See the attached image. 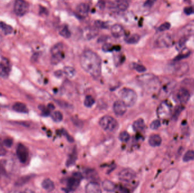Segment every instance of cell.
I'll return each instance as SVG.
<instances>
[{
    "label": "cell",
    "instance_id": "6da1fadb",
    "mask_svg": "<svg viewBox=\"0 0 194 193\" xmlns=\"http://www.w3.org/2000/svg\"><path fill=\"white\" fill-rule=\"evenodd\" d=\"M79 61L82 68L91 77L97 78L100 76L102 61L96 53L90 50H85L81 55Z\"/></svg>",
    "mask_w": 194,
    "mask_h": 193
},
{
    "label": "cell",
    "instance_id": "7a4b0ae2",
    "mask_svg": "<svg viewBox=\"0 0 194 193\" xmlns=\"http://www.w3.org/2000/svg\"><path fill=\"white\" fill-rule=\"evenodd\" d=\"M121 100L127 107H133L137 99V94L134 91L130 88H123L119 92Z\"/></svg>",
    "mask_w": 194,
    "mask_h": 193
},
{
    "label": "cell",
    "instance_id": "3957f363",
    "mask_svg": "<svg viewBox=\"0 0 194 193\" xmlns=\"http://www.w3.org/2000/svg\"><path fill=\"white\" fill-rule=\"evenodd\" d=\"M99 125L104 130L108 132L116 131L118 126V123L115 118L109 116H105L101 118Z\"/></svg>",
    "mask_w": 194,
    "mask_h": 193
},
{
    "label": "cell",
    "instance_id": "277c9868",
    "mask_svg": "<svg viewBox=\"0 0 194 193\" xmlns=\"http://www.w3.org/2000/svg\"><path fill=\"white\" fill-rule=\"evenodd\" d=\"M138 80L143 86L148 90H154L157 85L158 79L157 78L150 74H144L140 76Z\"/></svg>",
    "mask_w": 194,
    "mask_h": 193
},
{
    "label": "cell",
    "instance_id": "5b68a950",
    "mask_svg": "<svg viewBox=\"0 0 194 193\" xmlns=\"http://www.w3.org/2000/svg\"><path fill=\"white\" fill-rule=\"evenodd\" d=\"M174 42V39L173 36L170 34L165 33L158 37L156 40L154 45L156 48H162L170 47Z\"/></svg>",
    "mask_w": 194,
    "mask_h": 193
},
{
    "label": "cell",
    "instance_id": "8992f818",
    "mask_svg": "<svg viewBox=\"0 0 194 193\" xmlns=\"http://www.w3.org/2000/svg\"><path fill=\"white\" fill-rule=\"evenodd\" d=\"M30 5L26 0H15L14 5V12L19 17L24 15L28 12Z\"/></svg>",
    "mask_w": 194,
    "mask_h": 193
},
{
    "label": "cell",
    "instance_id": "52a82bcc",
    "mask_svg": "<svg viewBox=\"0 0 194 193\" xmlns=\"http://www.w3.org/2000/svg\"><path fill=\"white\" fill-rule=\"evenodd\" d=\"M190 96L191 92L184 87H182L176 91L175 96L176 101L182 104L187 103Z\"/></svg>",
    "mask_w": 194,
    "mask_h": 193
},
{
    "label": "cell",
    "instance_id": "ba28073f",
    "mask_svg": "<svg viewBox=\"0 0 194 193\" xmlns=\"http://www.w3.org/2000/svg\"><path fill=\"white\" fill-rule=\"evenodd\" d=\"M136 172L132 169L127 168L123 169L119 173V178L121 181L129 182L132 181L136 177Z\"/></svg>",
    "mask_w": 194,
    "mask_h": 193
},
{
    "label": "cell",
    "instance_id": "9c48e42d",
    "mask_svg": "<svg viewBox=\"0 0 194 193\" xmlns=\"http://www.w3.org/2000/svg\"><path fill=\"white\" fill-rule=\"evenodd\" d=\"M82 178V175L79 173H75L73 177H71L67 181V186L70 191L74 190L79 185V182Z\"/></svg>",
    "mask_w": 194,
    "mask_h": 193
},
{
    "label": "cell",
    "instance_id": "30bf717a",
    "mask_svg": "<svg viewBox=\"0 0 194 193\" xmlns=\"http://www.w3.org/2000/svg\"><path fill=\"white\" fill-rule=\"evenodd\" d=\"M194 35V20L189 22L183 27L178 32V36L181 37H190Z\"/></svg>",
    "mask_w": 194,
    "mask_h": 193
},
{
    "label": "cell",
    "instance_id": "8fae6325",
    "mask_svg": "<svg viewBox=\"0 0 194 193\" xmlns=\"http://www.w3.org/2000/svg\"><path fill=\"white\" fill-rule=\"evenodd\" d=\"M17 155L21 163H26L29 157V151L27 148L21 143L19 144L17 148Z\"/></svg>",
    "mask_w": 194,
    "mask_h": 193
},
{
    "label": "cell",
    "instance_id": "7c38bea8",
    "mask_svg": "<svg viewBox=\"0 0 194 193\" xmlns=\"http://www.w3.org/2000/svg\"><path fill=\"white\" fill-rule=\"evenodd\" d=\"M173 72L176 76H183L186 74L189 70V66L187 63H181L171 66Z\"/></svg>",
    "mask_w": 194,
    "mask_h": 193
},
{
    "label": "cell",
    "instance_id": "4fadbf2b",
    "mask_svg": "<svg viewBox=\"0 0 194 193\" xmlns=\"http://www.w3.org/2000/svg\"><path fill=\"white\" fill-rule=\"evenodd\" d=\"M127 106L121 100L116 101L113 105V110L115 114L118 116H121L127 111Z\"/></svg>",
    "mask_w": 194,
    "mask_h": 193
},
{
    "label": "cell",
    "instance_id": "5bb4252c",
    "mask_svg": "<svg viewBox=\"0 0 194 193\" xmlns=\"http://www.w3.org/2000/svg\"><path fill=\"white\" fill-rule=\"evenodd\" d=\"M170 113V107L168 103H161L157 109V115L159 118L163 119L167 117Z\"/></svg>",
    "mask_w": 194,
    "mask_h": 193
},
{
    "label": "cell",
    "instance_id": "9a60e30c",
    "mask_svg": "<svg viewBox=\"0 0 194 193\" xmlns=\"http://www.w3.org/2000/svg\"><path fill=\"white\" fill-rule=\"evenodd\" d=\"M89 10H90V7L87 4L85 3H82L79 4L76 7L77 14L81 18L86 17L89 14Z\"/></svg>",
    "mask_w": 194,
    "mask_h": 193
},
{
    "label": "cell",
    "instance_id": "2e32d148",
    "mask_svg": "<svg viewBox=\"0 0 194 193\" xmlns=\"http://www.w3.org/2000/svg\"><path fill=\"white\" fill-rule=\"evenodd\" d=\"M87 193H100L102 192L100 185L96 182H91L87 184L85 188Z\"/></svg>",
    "mask_w": 194,
    "mask_h": 193
},
{
    "label": "cell",
    "instance_id": "e0dca14e",
    "mask_svg": "<svg viewBox=\"0 0 194 193\" xmlns=\"http://www.w3.org/2000/svg\"><path fill=\"white\" fill-rule=\"evenodd\" d=\"M98 28L96 27H88L85 29L83 31V36L86 40H90L94 38L98 34Z\"/></svg>",
    "mask_w": 194,
    "mask_h": 193
},
{
    "label": "cell",
    "instance_id": "ac0fdd59",
    "mask_svg": "<svg viewBox=\"0 0 194 193\" xmlns=\"http://www.w3.org/2000/svg\"><path fill=\"white\" fill-rule=\"evenodd\" d=\"M111 32L112 35L115 38H119L124 35V30L121 25L119 24H114L111 28Z\"/></svg>",
    "mask_w": 194,
    "mask_h": 193
},
{
    "label": "cell",
    "instance_id": "d6986e66",
    "mask_svg": "<svg viewBox=\"0 0 194 193\" xmlns=\"http://www.w3.org/2000/svg\"><path fill=\"white\" fill-rule=\"evenodd\" d=\"M112 5L118 10L124 12L127 10L129 7V3L127 0H117Z\"/></svg>",
    "mask_w": 194,
    "mask_h": 193
},
{
    "label": "cell",
    "instance_id": "ffe728a7",
    "mask_svg": "<svg viewBox=\"0 0 194 193\" xmlns=\"http://www.w3.org/2000/svg\"><path fill=\"white\" fill-rule=\"evenodd\" d=\"M162 143V138L158 134H153L149 138V143L152 147H158Z\"/></svg>",
    "mask_w": 194,
    "mask_h": 193
},
{
    "label": "cell",
    "instance_id": "44dd1931",
    "mask_svg": "<svg viewBox=\"0 0 194 193\" xmlns=\"http://www.w3.org/2000/svg\"><path fill=\"white\" fill-rule=\"evenodd\" d=\"M12 109L17 112L26 113H28V108L24 103L17 102L12 105Z\"/></svg>",
    "mask_w": 194,
    "mask_h": 193
},
{
    "label": "cell",
    "instance_id": "7402d4cb",
    "mask_svg": "<svg viewBox=\"0 0 194 193\" xmlns=\"http://www.w3.org/2000/svg\"><path fill=\"white\" fill-rule=\"evenodd\" d=\"M146 127L145 122L143 119L139 118L134 121L133 124V129L135 132H142Z\"/></svg>",
    "mask_w": 194,
    "mask_h": 193
},
{
    "label": "cell",
    "instance_id": "603a6c76",
    "mask_svg": "<svg viewBox=\"0 0 194 193\" xmlns=\"http://www.w3.org/2000/svg\"><path fill=\"white\" fill-rule=\"evenodd\" d=\"M102 187L105 191L112 192L116 190V185L114 183L109 180H104L102 184Z\"/></svg>",
    "mask_w": 194,
    "mask_h": 193
},
{
    "label": "cell",
    "instance_id": "cb8c5ba5",
    "mask_svg": "<svg viewBox=\"0 0 194 193\" xmlns=\"http://www.w3.org/2000/svg\"><path fill=\"white\" fill-rule=\"evenodd\" d=\"M42 186L45 190L47 192H52L55 189V183L50 179H45L42 182Z\"/></svg>",
    "mask_w": 194,
    "mask_h": 193
},
{
    "label": "cell",
    "instance_id": "d4e9b609",
    "mask_svg": "<svg viewBox=\"0 0 194 193\" xmlns=\"http://www.w3.org/2000/svg\"><path fill=\"white\" fill-rule=\"evenodd\" d=\"M64 58V54L63 52H60L55 54H52L51 62L52 65H57Z\"/></svg>",
    "mask_w": 194,
    "mask_h": 193
},
{
    "label": "cell",
    "instance_id": "484cf974",
    "mask_svg": "<svg viewBox=\"0 0 194 193\" xmlns=\"http://www.w3.org/2000/svg\"><path fill=\"white\" fill-rule=\"evenodd\" d=\"M140 36L138 34H133L131 36H128L125 39V41L129 44H136L139 42Z\"/></svg>",
    "mask_w": 194,
    "mask_h": 193
},
{
    "label": "cell",
    "instance_id": "4316f807",
    "mask_svg": "<svg viewBox=\"0 0 194 193\" xmlns=\"http://www.w3.org/2000/svg\"><path fill=\"white\" fill-rule=\"evenodd\" d=\"M0 29L6 35L11 34L13 31L12 27L3 22H0Z\"/></svg>",
    "mask_w": 194,
    "mask_h": 193
},
{
    "label": "cell",
    "instance_id": "83f0119b",
    "mask_svg": "<svg viewBox=\"0 0 194 193\" xmlns=\"http://www.w3.org/2000/svg\"><path fill=\"white\" fill-rule=\"evenodd\" d=\"M183 87H185L188 90V88L194 91V79L193 78H187L184 79L182 82ZM189 91V90H188Z\"/></svg>",
    "mask_w": 194,
    "mask_h": 193
},
{
    "label": "cell",
    "instance_id": "f1b7e54d",
    "mask_svg": "<svg viewBox=\"0 0 194 193\" xmlns=\"http://www.w3.org/2000/svg\"><path fill=\"white\" fill-rule=\"evenodd\" d=\"M32 175H26V176L22 177L20 178H19L17 182L15 183V185L17 186H23L25 183H26L27 182H28L29 181H30L31 178H32Z\"/></svg>",
    "mask_w": 194,
    "mask_h": 193
},
{
    "label": "cell",
    "instance_id": "f546056e",
    "mask_svg": "<svg viewBox=\"0 0 194 193\" xmlns=\"http://www.w3.org/2000/svg\"><path fill=\"white\" fill-rule=\"evenodd\" d=\"M75 69L71 67H66L64 69V73L69 78H72L76 75Z\"/></svg>",
    "mask_w": 194,
    "mask_h": 193
},
{
    "label": "cell",
    "instance_id": "4dcf8cb0",
    "mask_svg": "<svg viewBox=\"0 0 194 193\" xmlns=\"http://www.w3.org/2000/svg\"><path fill=\"white\" fill-rule=\"evenodd\" d=\"M175 85L173 83V82L169 83V84L166 85L164 87L162 88V90H161V93L163 94V95H168L170 94L171 91L172 90V89H173V88L174 87Z\"/></svg>",
    "mask_w": 194,
    "mask_h": 193
},
{
    "label": "cell",
    "instance_id": "1f68e13d",
    "mask_svg": "<svg viewBox=\"0 0 194 193\" xmlns=\"http://www.w3.org/2000/svg\"><path fill=\"white\" fill-rule=\"evenodd\" d=\"M194 160V151L189 150L187 151L183 157V161L184 162H189Z\"/></svg>",
    "mask_w": 194,
    "mask_h": 193
},
{
    "label": "cell",
    "instance_id": "d6a6232c",
    "mask_svg": "<svg viewBox=\"0 0 194 193\" xmlns=\"http://www.w3.org/2000/svg\"><path fill=\"white\" fill-rule=\"evenodd\" d=\"M95 103L94 99L91 95H87L84 100V105L86 107L90 108Z\"/></svg>",
    "mask_w": 194,
    "mask_h": 193
},
{
    "label": "cell",
    "instance_id": "836d02e7",
    "mask_svg": "<svg viewBox=\"0 0 194 193\" xmlns=\"http://www.w3.org/2000/svg\"><path fill=\"white\" fill-rule=\"evenodd\" d=\"M183 109V108L181 105H178L177 107H176V108L174 110L173 115V119L174 121H176L178 120V118L179 115H181Z\"/></svg>",
    "mask_w": 194,
    "mask_h": 193
},
{
    "label": "cell",
    "instance_id": "e575fe53",
    "mask_svg": "<svg viewBox=\"0 0 194 193\" xmlns=\"http://www.w3.org/2000/svg\"><path fill=\"white\" fill-rule=\"evenodd\" d=\"M52 118L54 121L56 122H59L62 121L63 118L62 114L59 111L54 112L52 114Z\"/></svg>",
    "mask_w": 194,
    "mask_h": 193
},
{
    "label": "cell",
    "instance_id": "d590c367",
    "mask_svg": "<svg viewBox=\"0 0 194 193\" xmlns=\"http://www.w3.org/2000/svg\"><path fill=\"white\" fill-rule=\"evenodd\" d=\"M63 46L64 45H63V44L62 43L56 44L51 48V54H55V53L60 52H62Z\"/></svg>",
    "mask_w": 194,
    "mask_h": 193
},
{
    "label": "cell",
    "instance_id": "8d00e7d4",
    "mask_svg": "<svg viewBox=\"0 0 194 193\" xmlns=\"http://www.w3.org/2000/svg\"><path fill=\"white\" fill-rule=\"evenodd\" d=\"M59 34L61 36L65 39H68L71 36V32L67 27H64V28H62L60 31Z\"/></svg>",
    "mask_w": 194,
    "mask_h": 193
},
{
    "label": "cell",
    "instance_id": "74e56055",
    "mask_svg": "<svg viewBox=\"0 0 194 193\" xmlns=\"http://www.w3.org/2000/svg\"><path fill=\"white\" fill-rule=\"evenodd\" d=\"M94 24H95L96 27L98 29H107L109 27V23L103 22L102 20H96L94 23Z\"/></svg>",
    "mask_w": 194,
    "mask_h": 193
},
{
    "label": "cell",
    "instance_id": "f35d334b",
    "mask_svg": "<svg viewBox=\"0 0 194 193\" xmlns=\"http://www.w3.org/2000/svg\"><path fill=\"white\" fill-rule=\"evenodd\" d=\"M129 138H130L129 134L127 132H126V131L122 132L119 134V140L121 141V142H127L128 140L129 139Z\"/></svg>",
    "mask_w": 194,
    "mask_h": 193
},
{
    "label": "cell",
    "instance_id": "ab89813d",
    "mask_svg": "<svg viewBox=\"0 0 194 193\" xmlns=\"http://www.w3.org/2000/svg\"><path fill=\"white\" fill-rule=\"evenodd\" d=\"M132 68L135 69L137 72H145L146 70V67H144L143 65L137 64H134V63L132 64Z\"/></svg>",
    "mask_w": 194,
    "mask_h": 193
},
{
    "label": "cell",
    "instance_id": "60d3db41",
    "mask_svg": "<svg viewBox=\"0 0 194 193\" xmlns=\"http://www.w3.org/2000/svg\"><path fill=\"white\" fill-rule=\"evenodd\" d=\"M171 24L169 22H165L163 24H161L160 26L158 27V31L159 32H164L165 31L168 30L170 29Z\"/></svg>",
    "mask_w": 194,
    "mask_h": 193
},
{
    "label": "cell",
    "instance_id": "b9f144b4",
    "mask_svg": "<svg viewBox=\"0 0 194 193\" xmlns=\"http://www.w3.org/2000/svg\"><path fill=\"white\" fill-rule=\"evenodd\" d=\"M190 55V52H186V53L179 54L176 57V58L174 59V61H176V62L182 60L183 59L187 58Z\"/></svg>",
    "mask_w": 194,
    "mask_h": 193
},
{
    "label": "cell",
    "instance_id": "7bdbcfd3",
    "mask_svg": "<svg viewBox=\"0 0 194 193\" xmlns=\"http://www.w3.org/2000/svg\"><path fill=\"white\" fill-rule=\"evenodd\" d=\"M102 50L104 52H112L115 50V47L109 43H106L102 47Z\"/></svg>",
    "mask_w": 194,
    "mask_h": 193
},
{
    "label": "cell",
    "instance_id": "ee69618b",
    "mask_svg": "<svg viewBox=\"0 0 194 193\" xmlns=\"http://www.w3.org/2000/svg\"><path fill=\"white\" fill-rule=\"evenodd\" d=\"M188 40V37H181L179 42H178V48H182L187 42Z\"/></svg>",
    "mask_w": 194,
    "mask_h": 193
},
{
    "label": "cell",
    "instance_id": "f6af8a7d",
    "mask_svg": "<svg viewBox=\"0 0 194 193\" xmlns=\"http://www.w3.org/2000/svg\"><path fill=\"white\" fill-rule=\"evenodd\" d=\"M161 126V122L159 120H156L151 124L150 127L152 130H157Z\"/></svg>",
    "mask_w": 194,
    "mask_h": 193
},
{
    "label": "cell",
    "instance_id": "bcb514c9",
    "mask_svg": "<svg viewBox=\"0 0 194 193\" xmlns=\"http://www.w3.org/2000/svg\"><path fill=\"white\" fill-rule=\"evenodd\" d=\"M76 158H77V156L76 155V152H74L72 155H71V157H69V160H68V162H67L68 167H69V166L71 167V165H73L76 162Z\"/></svg>",
    "mask_w": 194,
    "mask_h": 193
},
{
    "label": "cell",
    "instance_id": "7dc6e473",
    "mask_svg": "<svg viewBox=\"0 0 194 193\" xmlns=\"http://www.w3.org/2000/svg\"><path fill=\"white\" fill-rule=\"evenodd\" d=\"M184 12L187 15H191L192 14L194 13V8L193 7H191V6L186 7L184 9Z\"/></svg>",
    "mask_w": 194,
    "mask_h": 193
},
{
    "label": "cell",
    "instance_id": "c3c4849f",
    "mask_svg": "<svg viewBox=\"0 0 194 193\" xmlns=\"http://www.w3.org/2000/svg\"><path fill=\"white\" fill-rule=\"evenodd\" d=\"M156 1L157 0H146L144 4V6L147 8H151L154 4Z\"/></svg>",
    "mask_w": 194,
    "mask_h": 193
},
{
    "label": "cell",
    "instance_id": "681fc988",
    "mask_svg": "<svg viewBox=\"0 0 194 193\" xmlns=\"http://www.w3.org/2000/svg\"><path fill=\"white\" fill-rule=\"evenodd\" d=\"M13 144V140L12 139H10V138H7L5 139L4 141V145H5L7 147H11Z\"/></svg>",
    "mask_w": 194,
    "mask_h": 193
},
{
    "label": "cell",
    "instance_id": "f907efd6",
    "mask_svg": "<svg viewBox=\"0 0 194 193\" xmlns=\"http://www.w3.org/2000/svg\"><path fill=\"white\" fill-rule=\"evenodd\" d=\"M39 57H40V53H39L37 52V53H34L33 55L32 56L31 58V61L32 62H33V63L36 62L38 60V59L39 58Z\"/></svg>",
    "mask_w": 194,
    "mask_h": 193
},
{
    "label": "cell",
    "instance_id": "816d5d0a",
    "mask_svg": "<svg viewBox=\"0 0 194 193\" xmlns=\"http://www.w3.org/2000/svg\"><path fill=\"white\" fill-rule=\"evenodd\" d=\"M97 6L100 10H103L106 6V4L104 1H99L97 4Z\"/></svg>",
    "mask_w": 194,
    "mask_h": 193
},
{
    "label": "cell",
    "instance_id": "f5cc1de1",
    "mask_svg": "<svg viewBox=\"0 0 194 193\" xmlns=\"http://www.w3.org/2000/svg\"><path fill=\"white\" fill-rule=\"evenodd\" d=\"M40 14H43V15H47L48 14V12L47 9H46L44 7H40Z\"/></svg>",
    "mask_w": 194,
    "mask_h": 193
},
{
    "label": "cell",
    "instance_id": "db71d44e",
    "mask_svg": "<svg viewBox=\"0 0 194 193\" xmlns=\"http://www.w3.org/2000/svg\"><path fill=\"white\" fill-rule=\"evenodd\" d=\"M108 39V36H102L100 37L98 40V42H105L107 40V39Z\"/></svg>",
    "mask_w": 194,
    "mask_h": 193
},
{
    "label": "cell",
    "instance_id": "11a10c76",
    "mask_svg": "<svg viewBox=\"0 0 194 193\" xmlns=\"http://www.w3.org/2000/svg\"><path fill=\"white\" fill-rule=\"evenodd\" d=\"M64 73V72L61 71V70H57L55 72V75L56 77L60 78L61 77H62V74Z\"/></svg>",
    "mask_w": 194,
    "mask_h": 193
},
{
    "label": "cell",
    "instance_id": "9f6ffc18",
    "mask_svg": "<svg viewBox=\"0 0 194 193\" xmlns=\"http://www.w3.org/2000/svg\"><path fill=\"white\" fill-rule=\"evenodd\" d=\"M47 108L51 110H54L55 109V107H54V105L52 104H49L48 105V107Z\"/></svg>",
    "mask_w": 194,
    "mask_h": 193
},
{
    "label": "cell",
    "instance_id": "6f0895ef",
    "mask_svg": "<svg viewBox=\"0 0 194 193\" xmlns=\"http://www.w3.org/2000/svg\"></svg>",
    "mask_w": 194,
    "mask_h": 193
}]
</instances>
